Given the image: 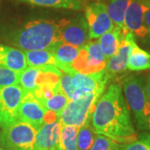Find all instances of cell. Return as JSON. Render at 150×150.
I'll use <instances>...</instances> for the list:
<instances>
[{"label":"cell","mask_w":150,"mask_h":150,"mask_svg":"<svg viewBox=\"0 0 150 150\" xmlns=\"http://www.w3.org/2000/svg\"><path fill=\"white\" fill-rule=\"evenodd\" d=\"M91 124L97 134L127 144L138 135L131 119L122 86L112 83L98 98L92 115Z\"/></svg>","instance_id":"obj_1"},{"label":"cell","mask_w":150,"mask_h":150,"mask_svg":"<svg viewBox=\"0 0 150 150\" xmlns=\"http://www.w3.org/2000/svg\"><path fill=\"white\" fill-rule=\"evenodd\" d=\"M59 22L37 19L27 23L11 34V43L20 50H48L59 39Z\"/></svg>","instance_id":"obj_2"},{"label":"cell","mask_w":150,"mask_h":150,"mask_svg":"<svg viewBox=\"0 0 150 150\" xmlns=\"http://www.w3.org/2000/svg\"><path fill=\"white\" fill-rule=\"evenodd\" d=\"M122 87L138 128L150 134V98L145 91L144 79L134 75L128 76L123 80Z\"/></svg>","instance_id":"obj_3"},{"label":"cell","mask_w":150,"mask_h":150,"mask_svg":"<svg viewBox=\"0 0 150 150\" xmlns=\"http://www.w3.org/2000/svg\"><path fill=\"white\" fill-rule=\"evenodd\" d=\"M102 90L87 93L74 100H69L64 108L58 114V121L63 126H74L77 129L91 123L92 115Z\"/></svg>","instance_id":"obj_4"},{"label":"cell","mask_w":150,"mask_h":150,"mask_svg":"<svg viewBox=\"0 0 150 150\" xmlns=\"http://www.w3.org/2000/svg\"><path fill=\"white\" fill-rule=\"evenodd\" d=\"M37 132L29 123L17 120L2 129L0 144L8 150H33Z\"/></svg>","instance_id":"obj_5"},{"label":"cell","mask_w":150,"mask_h":150,"mask_svg":"<svg viewBox=\"0 0 150 150\" xmlns=\"http://www.w3.org/2000/svg\"><path fill=\"white\" fill-rule=\"evenodd\" d=\"M28 91L20 85L0 87V128L3 129L18 120V111Z\"/></svg>","instance_id":"obj_6"},{"label":"cell","mask_w":150,"mask_h":150,"mask_svg":"<svg viewBox=\"0 0 150 150\" xmlns=\"http://www.w3.org/2000/svg\"><path fill=\"white\" fill-rule=\"evenodd\" d=\"M84 18L88 27L89 39L98 38L115 26L108 13L106 4L103 1L94 0L88 3L85 7Z\"/></svg>","instance_id":"obj_7"},{"label":"cell","mask_w":150,"mask_h":150,"mask_svg":"<svg viewBox=\"0 0 150 150\" xmlns=\"http://www.w3.org/2000/svg\"><path fill=\"white\" fill-rule=\"evenodd\" d=\"M59 39L77 48H83L89 41L88 27L84 16L78 15L71 19L59 21Z\"/></svg>","instance_id":"obj_8"},{"label":"cell","mask_w":150,"mask_h":150,"mask_svg":"<svg viewBox=\"0 0 150 150\" xmlns=\"http://www.w3.org/2000/svg\"><path fill=\"white\" fill-rule=\"evenodd\" d=\"M150 4V0H129L124 18V26L134 36L144 38L149 31L144 25V14Z\"/></svg>","instance_id":"obj_9"},{"label":"cell","mask_w":150,"mask_h":150,"mask_svg":"<svg viewBox=\"0 0 150 150\" xmlns=\"http://www.w3.org/2000/svg\"><path fill=\"white\" fill-rule=\"evenodd\" d=\"M47 109L34 97L31 92H27L22 99L18 111V120L29 123L38 130L44 123L43 118Z\"/></svg>","instance_id":"obj_10"},{"label":"cell","mask_w":150,"mask_h":150,"mask_svg":"<svg viewBox=\"0 0 150 150\" xmlns=\"http://www.w3.org/2000/svg\"><path fill=\"white\" fill-rule=\"evenodd\" d=\"M111 76L106 69L91 74L75 73L72 75V84L76 90L83 93H90L99 90L104 91Z\"/></svg>","instance_id":"obj_11"},{"label":"cell","mask_w":150,"mask_h":150,"mask_svg":"<svg viewBox=\"0 0 150 150\" xmlns=\"http://www.w3.org/2000/svg\"><path fill=\"white\" fill-rule=\"evenodd\" d=\"M62 127L59 121L43 123L38 130L33 150H56Z\"/></svg>","instance_id":"obj_12"},{"label":"cell","mask_w":150,"mask_h":150,"mask_svg":"<svg viewBox=\"0 0 150 150\" xmlns=\"http://www.w3.org/2000/svg\"><path fill=\"white\" fill-rule=\"evenodd\" d=\"M135 36L133 33L129 32L121 43L116 54L107 60L106 69L110 75L118 74L127 69V64L131 52V43Z\"/></svg>","instance_id":"obj_13"},{"label":"cell","mask_w":150,"mask_h":150,"mask_svg":"<svg viewBox=\"0 0 150 150\" xmlns=\"http://www.w3.org/2000/svg\"><path fill=\"white\" fill-rule=\"evenodd\" d=\"M79 49L80 48L71 44L58 41L48 49V51L54 54L55 59L59 62V69L64 74L73 75L76 72L72 69L71 65L79 54Z\"/></svg>","instance_id":"obj_14"},{"label":"cell","mask_w":150,"mask_h":150,"mask_svg":"<svg viewBox=\"0 0 150 150\" xmlns=\"http://www.w3.org/2000/svg\"><path fill=\"white\" fill-rule=\"evenodd\" d=\"M0 67L21 73L28 67L24 52L0 43Z\"/></svg>","instance_id":"obj_15"},{"label":"cell","mask_w":150,"mask_h":150,"mask_svg":"<svg viewBox=\"0 0 150 150\" xmlns=\"http://www.w3.org/2000/svg\"><path fill=\"white\" fill-rule=\"evenodd\" d=\"M129 32L118 26H114L112 30L103 33L98 38V42L107 60L116 54L125 35Z\"/></svg>","instance_id":"obj_16"},{"label":"cell","mask_w":150,"mask_h":150,"mask_svg":"<svg viewBox=\"0 0 150 150\" xmlns=\"http://www.w3.org/2000/svg\"><path fill=\"white\" fill-rule=\"evenodd\" d=\"M131 52L129 54L127 69L130 71H144L150 69V54L140 48L136 43L135 38L131 43Z\"/></svg>","instance_id":"obj_17"},{"label":"cell","mask_w":150,"mask_h":150,"mask_svg":"<svg viewBox=\"0 0 150 150\" xmlns=\"http://www.w3.org/2000/svg\"><path fill=\"white\" fill-rule=\"evenodd\" d=\"M27 65L28 67H40L45 65H54L59 67V62L50 51L46 49L24 51Z\"/></svg>","instance_id":"obj_18"},{"label":"cell","mask_w":150,"mask_h":150,"mask_svg":"<svg viewBox=\"0 0 150 150\" xmlns=\"http://www.w3.org/2000/svg\"><path fill=\"white\" fill-rule=\"evenodd\" d=\"M88 53V60L95 73L100 72L106 69L107 59L103 54L98 40L92 39L83 47Z\"/></svg>","instance_id":"obj_19"},{"label":"cell","mask_w":150,"mask_h":150,"mask_svg":"<svg viewBox=\"0 0 150 150\" xmlns=\"http://www.w3.org/2000/svg\"><path fill=\"white\" fill-rule=\"evenodd\" d=\"M107 11L115 26L126 29L124 26V18L129 0H107Z\"/></svg>","instance_id":"obj_20"},{"label":"cell","mask_w":150,"mask_h":150,"mask_svg":"<svg viewBox=\"0 0 150 150\" xmlns=\"http://www.w3.org/2000/svg\"><path fill=\"white\" fill-rule=\"evenodd\" d=\"M32 5L42 6L55 8H64L71 10H80L82 8L81 0H18Z\"/></svg>","instance_id":"obj_21"},{"label":"cell","mask_w":150,"mask_h":150,"mask_svg":"<svg viewBox=\"0 0 150 150\" xmlns=\"http://www.w3.org/2000/svg\"><path fill=\"white\" fill-rule=\"evenodd\" d=\"M78 129L74 126H63L59 134L56 150H79L77 144Z\"/></svg>","instance_id":"obj_22"},{"label":"cell","mask_w":150,"mask_h":150,"mask_svg":"<svg viewBox=\"0 0 150 150\" xmlns=\"http://www.w3.org/2000/svg\"><path fill=\"white\" fill-rule=\"evenodd\" d=\"M96 133L91 123H88L78 129L77 144L79 150H89L96 137Z\"/></svg>","instance_id":"obj_23"},{"label":"cell","mask_w":150,"mask_h":150,"mask_svg":"<svg viewBox=\"0 0 150 150\" xmlns=\"http://www.w3.org/2000/svg\"><path fill=\"white\" fill-rule=\"evenodd\" d=\"M39 72V67H27L21 73L18 83H20V86L26 91L33 93L37 87L36 81Z\"/></svg>","instance_id":"obj_24"},{"label":"cell","mask_w":150,"mask_h":150,"mask_svg":"<svg viewBox=\"0 0 150 150\" xmlns=\"http://www.w3.org/2000/svg\"><path fill=\"white\" fill-rule=\"evenodd\" d=\"M71 67L76 73L79 74H95V71L89 63L88 53L83 48L79 49V52L74 60V62L72 63Z\"/></svg>","instance_id":"obj_25"},{"label":"cell","mask_w":150,"mask_h":150,"mask_svg":"<svg viewBox=\"0 0 150 150\" xmlns=\"http://www.w3.org/2000/svg\"><path fill=\"white\" fill-rule=\"evenodd\" d=\"M69 101V98L65 95V93L62 91V89L60 88V89L54 94V96L45 100L41 104L46 109L54 111L59 114V112L64 108Z\"/></svg>","instance_id":"obj_26"},{"label":"cell","mask_w":150,"mask_h":150,"mask_svg":"<svg viewBox=\"0 0 150 150\" xmlns=\"http://www.w3.org/2000/svg\"><path fill=\"white\" fill-rule=\"evenodd\" d=\"M124 145L102 134H96L93 144L89 150H122Z\"/></svg>","instance_id":"obj_27"},{"label":"cell","mask_w":150,"mask_h":150,"mask_svg":"<svg viewBox=\"0 0 150 150\" xmlns=\"http://www.w3.org/2000/svg\"><path fill=\"white\" fill-rule=\"evenodd\" d=\"M60 89V84H53V83H43L36 87L34 91L33 92L34 97L39 102H44L51 97H53Z\"/></svg>","instance_id":"obj_28"},{"label":"cell","mask_w":150,"mask_h":150,"mask_svg":"<svg viewBox=\"0 0 150 150\" xmlns=\"http://www.w3.org/2000/svg\"><path fill=\"white\" fill-rule=\"evenodd\" d=\"M21 73L0 67V87L18 84Z\"/></svg>","instance_id":"obj_29"},{"label":"cell","mask_w":150,"mask_h":150,"mask_svg":"<svg viewBox=\"0 0 150 150\" xmlns=\"http://www.w3.org/2000/svg\"><path fill=\"white\" fill-rule=\"evenodd\" d=\"M122 150H150V134H141L134 141L124 145Z\"/></svg>","instance_id":"obj_30"},{"label":"cell","mask_w":150,"mask_h":150,"mask_svg":"<svg viewBox=\"0 0 150 150\" xmlns=\"http://www.w3.org/2000/svg\"><path fill=\"white\" fill-rule=\"evenodd\" d=\"M59 84L62 91L65 93V95L69 98V100H72L76 89L72 84V75L68 74H63L60 77Z\"/></svg>","instance_id":"obj_31"},{"label":"cell","mask_w":150,"mask_h":150,"mask_svg":"<svg viewBox=\"0 0 150 150\" xmlns=\"http://www.w3.org/2000/svg\"><path fill=\"white\" fill-rule=\"evenodd\" d=\"M43 121H44V123H51L58 121V113L47 109V111L44 114Z\"/></svg>","instance_id":"obj_32"},{"label":"cell","mask_w":150,"mask_h":150,"mask_svg":"<svg viewBox=\"0 0 150 150\" xmlns=\"http://www.w3.org/2000/svg\"><path fill=\"white\" fill-rule=\"evenodd\" d=\"M144 25L150 34V4L144 14Z\"/></svg>","instance_id":"obj_33"},{"label":"cell","mask_w":150,"mask_h":150,"mask_svg":"<svg viewBox=\"0 0 150 150\" xmlns=\"http://www.w3.org/2000/svg\"><path fill=\"white\" fill-rule=\"evenodd\" d=\"M144 88L145 91L147 93L148 96L150 98V74L148 75V78H147V80L144 83Z\"/></svg>","instance_id":"obj_34"},{"label":"cell","mask_w":150,"mask_h":150,"mask_svg":"<svg viewBox=\"0 0 150 150\" xmlns=\"http://www.w3.org/2000/svg\"><path fill=\"white\" fill-rule=\"evenodd\" d=\"M0 150H4V149H0Z\"/></svg>","instance_id":"obj_35"}]
</instances>
